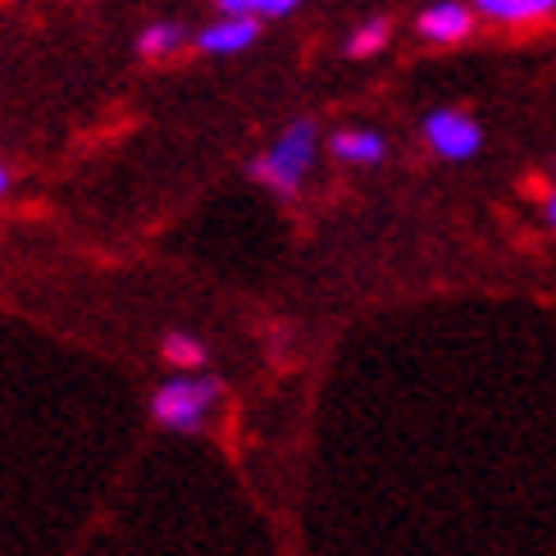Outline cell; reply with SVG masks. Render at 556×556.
I'll return each mask as SVG.
<instances>
[{
	"label": "cell",
	"instance_id": "obj_1",
	"mask_svg": "<svg viewBox=\"0 0 556 556\" xmlns=\"http://www.w3.org/2000/svg\"><path fill=\"white\" fill-rule=\"evenodd\" d=\"M315 160H319V124L301 114V119H292L256 160H251L247 174L256 178L265 192H274L278 201H292L301 188H306Z\"/></svg>",
	"mask_w": 556,
	"mask_h": 556
},
{
	"label": "cell",
	"instance_id": "obj_2",
	"mask_svg": "<svg viewBox=\"0 0 556 556\" xmlns=\"http://www.w3.org/2000/svg\"><path fill=\"white\" fill-rule=\"evenodd\" d=\"M219 397H224V379H215V375L188 379L178 369V379H165V383L151 388V420L165 433L197 438V433H205V425H211V410Z\"/></svg>",
	"mask_w": 556,
	"mask_h": 556
},
{
	"label": "cell",
	"instance_id": "obj_3",
	"mask_svg": "<svg viewBox=\"0 0 556 556\" xmlns=\"http://www.w3.org/2000/svg\"><path fill=\"white\" fill-rule=\"evenodd\" d=\"M420 132H425V147L438 160H447V165H466V160H475L483 151V124L470 110H456V105L429 110Z\"/></svg>",
	"mask_w": 556,
	"mask_h": 556
},
{
	"label": "cell",
	"instance_id": "obj_4",
	"mask_svg": "<svg viewBox=\"0 0 556 556\" xmlns=\"http://www.w3.org/2000/svg\"><path fill=\"white\" fill-rule=\"evenodd\" d=\"M475 23H479V10L470 0H433V5L415 14V37L429 46H460L470 41Z\"/></svg>",
	"mask_w": 556,
	"mask_h": 556
},
{
	"label": "cell",
	"instance_id": "obj_5",
	"mask_svg": "<svg viewBox=\"0 0 556 556\" xmlns=\"http://www.w3.org/2000/svg\"><path fill=\"white\" fill-rule=\"evenodd\" d=\"M192 41H197V51H201V55H215V60L242 55V51H251V46L261 41V18L219 10V18H211L201 33H192Z\"/></svg>",
	"mask_w": 556,
	"mask_h": 556
},
{
	"label": "cell",
	"instance_id": "obj_6",
	"mask_svg": "<svg viewBox=\"0 0 556 556\" xmlns=\"http://www.w3.org/2000/svg\"><path fill=\"white\" fill-rule=\"evenodd\" d=\"M329 151L333 160H342L352 169H375L388 160V137L379 128H338L329 137Z\"/></svg>",
	"mask_w": 556,
	"mask_h": 556
},
{
	"label": "cell",
	"instance_id": "obj_7",
	"mask_svg": "<svg viewBox=\"0 0 556 556\" xmlns=\"http://www.w3.org/2000/svg\"><path fill=\"white\" fill-rule=\"evenodd\" d=\"M470 5L497 28H539L556 18V0H470Z\"/></svg>",
	"mask_w": 556,
	"mask_h": 556
},
{
	"label": "cell",
	"instance_id": "obj_8",
	"mask_svg": "<svg viewBox=\"0 0 556 556\" xmlns=\"http://www.w3.org/2000/svg\"><path fill=\"white\" fill-rule=\"evenodd\" d=\"M182 46H188V28L174 23V18H155V23H147V28L137 33V55L151 60V64L174 60Z\"/></svg>",
	"mask_w": 556,
	"mask_h": 556
},
{
	"label": "cell",
	"instance_id": "obj_9",
	"mask_svg": "<svg viewBox=\"0 0 556 556\" xmlns=\"http://www.w3.org/2000/svg\"><path fill=\"white\" fill-rule=\"evenodd\" d=\"M160 356H165V365L182 369V375H192V369H205V361H211V346H205L197 333H165L160 338Z\"/></svg>",
	"mask_w": 556,
	"mask_h": 556
},
{
	"label": "cell",
	"instance_id": "obj_10",
	"mask_svg": "<svg viewBox=\"0 0 556 556\" xmlns=\"http://www.w3.org/2000/svg\"><path fill=\"white\" fill-rule=\"evenodd\" d=\"M388 41H392V23L383 14H375V18H365V23L352 28V37H346V55L352 60H375Z\"/></svg>",
	"mask_w": 556,
	"mask_h": 556
},
{
	"label": "cell",
	"instance_id": "obj_11",
	"mask_svg": "<svg viewBox=\"0 0 556 556\" xmlns=\"http://www.w3.org/2000/svg\"><path fill=\"white\" fill-rule=\"evenodd\" d=\"M215 5L228 14H251V18L269 23V18H288L292 10H301V0H215Z\"/></svg>",
	"mask_w": 556,
	"mask_h": 556
},
{
	"label": "cell",
	"instance_id": "obj_12",
	"mask_svg": "<svg viewBox=\"0 0 556 556\" xmlns=\"http://www.w3.org/2000/svg\"><path fill=\"white\" fill-rule=\"evenodd\" d=\"M543 215H547V224L556 228V188H547V197H543Z\"/></svg>",
	"mask_w": 556,
	"mask_h": 556
},
{
	"label": "cell",
	"instance_id": "obj_13",
	"mask_svg": "<svg viewBox=\"0 0 556 556\" xmlns=\"http://www.w3.org/2000/svg\"><path fill=\"white\" fill-rule=\"evenodd\" d=\"M5 192H10V169L0 165V197H5Z\"/></svg>",
	"mask_w": 556,
	"mask_h": 556
}]
</instances>
